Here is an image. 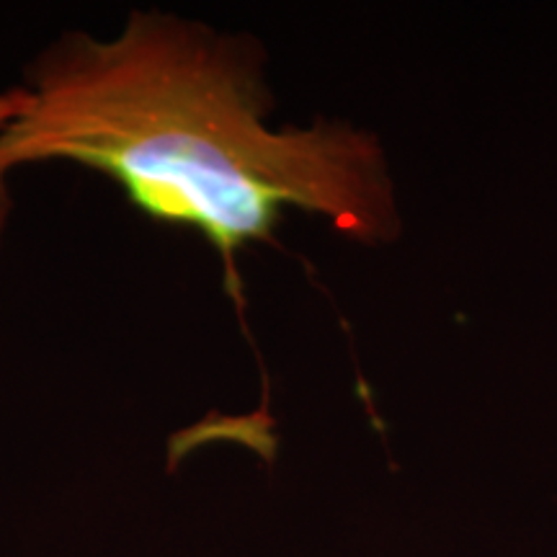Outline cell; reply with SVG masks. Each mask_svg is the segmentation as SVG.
Wrapping results in <instances>:
<instances>
[{
	"label": "cell",
	"mask_w": 557,
	"mask_h": 557,
	"mask_svg": "<svg viewBox=\"0 0 557 557\" xmlns=\"http://www.w3.org/2000/svg\"><path fill=\"white\" fill-rule=\"evenodd\" d=\"M24 101H26V88H13V90H5V94H0V129H3L5 124L18 114L21 107H24Z\"/></svg>",
	"instance_id": "cell-2"
},
{
	"label": "cell",
	"mask_w": 557,
	"mask_h": 557,
	"mask_svg": "<svg viewBox=\"0 0 557 557\" xmlns=\"http://www.w3.org/2000/svg\"><path fill=\"white\" fill-rule=\"evenodd\" d=\"M24 88V107L0 129V184L47 160L99 171L145 218L199 230L235 297V256L271 240L287 209L320 214L354 240L395 235L377 139L325 122L269 129L261 52L243 37L135 11L114 39L62 34Z\"/></svg>",
	"instance_id": "cell-1"
}]
</instances>
